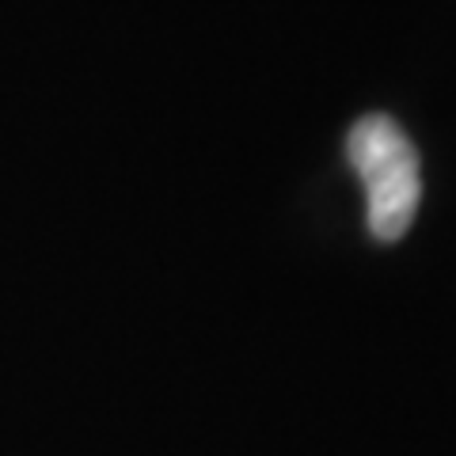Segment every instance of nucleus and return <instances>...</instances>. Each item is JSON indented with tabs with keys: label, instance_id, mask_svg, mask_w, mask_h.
<instances>
[{
	"label": "nucleus",
	"instance_id": "nucleus-1",
	"mask_svg": "<svg viewBox=\"0 0 456 456\" xmlns=\"http://www.w3.org/2000/svg\"><path fill=\"white\" fill-rule=\"evenodd\" d=\"M346 156L358 167L369 194V232L399 240L419 213V152L388 114H369L346 137Z\"/></svg>",
	"mask_w": 456,
	"mask_h": 456
}]
</instances>
